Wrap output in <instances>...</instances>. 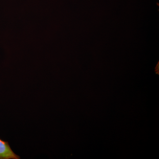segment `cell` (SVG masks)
Masks as SVG:
<instances>
[{
    "label": "cell",
    "instance_id": "obj_1",
    "mask_svg": "<svg viewBox=\"0 0 159 159\" xmlns=\"http://www.w3.org/2000/svg\"><path fill=\"white\" fill-rule=\"evenodd\" d=\"M20 157L13 152L8 142L0 139V159H20Z\"/></svg>",
    "mask_w": 159,
    "mask_h": 159
}]
</instances>
